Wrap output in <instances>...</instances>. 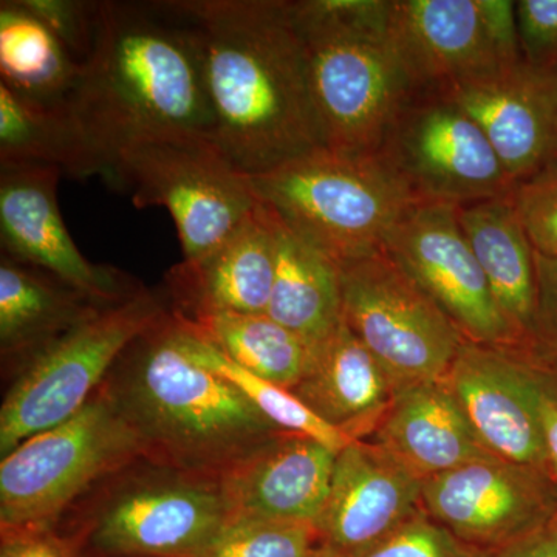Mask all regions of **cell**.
<instances>
[{"label": "cell", "instance_id": "cell-1", "mask_svg": "<svg viewBox=\"0 0 557 557\" xmlns=\"http://www.w3.org/2000/svg\"><path fill=\"white\" fill-rule=\"evenodd\" d=\"M199 42L214 139L263 174L324 148L289 0H174Z\"/></svg>", "mask_w": 557, "mask_h": 557}, {"label": "cell", "instance_id": "cell-2", "mask_svg": "<svg viewBox=\"0 0 557 557\" xmlns=\"http://www.w3.org/2000/svg\"><path fill=\"white\" fill-rule=\"evenodd\" d=\"M67 102L104 180L141 139L214 138L199 42L170 2H100L94 49Z\"/></svg>", "mask_w": 557, "mask_h": 557}, {"label": "cell", "instance_id": "cell-3", "mask_svg": "<svg viewBox=\"0 0 557 557\" xmlns=\"http://www.w3.org/2000/svg\"><path fill=\"white\" fill-rule=\"evenodd\" d=\"M108 386L143 454L182 474L218 479L281 431L230 381L190 358L168 313L127 347Z\"/></svg>", "mask_w": 557, "mask_h": 557}, {"label": "cell", "instance_id": "cell-4", "mask_svg": "<svg viewBox=\"0 0 557 557\" xmlns=\"http://www.w3.org/2000/svg\"><path fill=\"white\" fill-rule=\"evenodd\" d=\"M392 0H289L324 148L379 153L418 97L391 35Z\"/></svg>", "mask_w": 557, "mask_h": 557}, {"label": "cell", "instance_id": "cell-5", "mask_svg": "<svg viewBox=\"0 0 557 557\" xmlns=\"http://www.w3.org/2000/svg\"><path fill=\"white\" fill-rule=\"evenodd\" d=\"M249 182L260 203L339 267L383 251L387 234L420 201L381 152L319 148Z\"/></svg>", "mask_w": 557, "mask_h": 557}, {"label": "cell", "instance_id": "cell-6", "mask_svg": "<svg viewBox=\"0 0 557 557\" xmlns=\"http://www.w3.org/2000/svg\"><path fill=\"white\" fill-rule=\"evenodd\" d=\"M139 457L141 443L104 383L78 413L2 457V536L46 530L95 482Z\"/></svg>", "mask_w": 557, "mask_h": 557}, {"label": "cell", "instance_id": "cell-7", "mask_svg": "<svg viewBox=\"0 0 557 557\" xmlns=\"http://www.w3.org/2000/svg\"><path fill=\"white\" fill-rule=\"evenodd\" d=\"M106 182L129 194L138 208L168 209L183 260L218 247L258 205L249 175L205 134L141 139L120 153Z\"/></svg>", "mask_w": 557, "mask_h": 557}, {"label": "cell", "instance_id": "cell-8", "mask_svg": "<svg viewBox=\"0 0 557 557\" xmlns=\"http://www.w3.org/2000/svg\"><path fill=\"white\" fill-rule=\"evenodd\" d=\"M170 311L152 293L95 311L30 358L0 410V454L78 413L127 347Z\"/></svg>", "mask_w": 557, "mask_h": 557}, {"label": "cell", "instance_id": "cell-9", "mask_svg": "<svg viewBox=\"0 0 557 557\" xmlns=\"http://www.w3.org/2000/svg\"><path fill=\"white\" fill-rule=\"evenodd\" d=\"M339 271L344 322L397 392L448 375L467 339L386 252L344 263Z\"/></svg>", "mask_w": 557, "mask_h": 557}, {"label": "cell", "instance_id": "cell-10", "mask_svg": "<svg viewBox=\"0 0 557 557\" xmlns=\"http://www.w3.org/2000/svg\"><path fill=\"white\" fill-rule=\"evenodd\" d=\"M391 35L418 97H445L523 61L512 0H392Z\"/></svg>", "mask_w": 557, "mask_h": 557}, {"label": "cell", "instance_id": "cell-11", "mask_svg": "<svg viewBox=\"0 0 557 557\" xmlns=\"http://www.w3.org/2000/svg\"><path fill=\"white\" fill-rule=\"evenodd\" d=\"M420 201L463 205L515 190L485 132L446 97H417L380 150Z\"/></svg>", "mask_w": 557, "mask_h": 557}, {"label": "cell", "instance_id": "cell-12", "mask_svg": "<svg viewBox=\"0 0 557 557\" xmlns=\"http://www.w3.org/2000/svg\"><path fill=\"white\" fill-rule=\"evenodd\" d=\"M383 251L469 343L522 354L465 236L457 207L418 201L387 234Z\"/></svg>", "mask_w": 557, "mask_h": 557}, {"label": "cell", "instance_id": "cell-13", "mask_svg": "<svg viewBox=\"0 0 557 557\" xmlns=\"http://www.w3.org/2000/svg\"><path fill=\"white\" fill-rule=\"evenodd\" d=\"M429 518L472 547L497 553L557 515V485L545 469L496 456L424 480Z\"/></svg>", "mask_w": 557, "mask_h": 557}, {"label": "cell", "instance_id": "cell-14", "mask_svg": "<svg viewBox=\"0 0 557 557\" xmlns=\"http://www.w3.org/2000/svg\"><path fill=\"white\" fill-rule=\"evenodd\" d=\"M61 174L42 164H0L2 255L46 271L102 306L137 295L121 271L95 265L76 247L58 205Z\"/></svg>", "mask_w": 557, "mask_h": 557}, {"label": "cell", "instance_id": "cell-15", "mask_svg": "<svg viewBox=\"0 0 557 557\" xmlns=\"http://www.w3.org/2000/svg\"><path fill=\"white\" fill-rule=\"evenodd\" d=\"M230 518L218 479L178 472L113 498L95 523L91 544L113 557H190Z\"/></svg>", "mask_w": 557, "mask_h": 557}, {"label": "cell", "instance_id": "cell-16", "mask_svg": "<svg viewBox=\"0 0 557 557\" xmlns=\"http://www.w3.org/2000/svg\"><path fill=\"white\" fill-rule=\"evenodd\" d=\"M539 368L515 351L467 341L445 380L487 453L549 472Z\"/></svg>", "mask_w": 557, "mask_h": 557}, {"label": "cell", "instance_id": "cell-17", "mask_svg": "<svg viewBox=\"0 0 557 557\" xmlns=\"http://www.w3.org/2000/svg\"><path fill=\"white\" fill-rule=\"evenodd\" d=\"M424 480L375 442L339 450L317 533L321 555L344 556L376 544L423 509Z\"/></svg>", "mask_w": 557, "mask_h": 557}, {"label": "cell", "instance_id": "cell-18", "mask_svg": "<svg viewBox=\"0 0 557 557\" xmlns=\"http://www.w3.org/2000/svg\"><path fill=\"white\" fill-rule=\"evenodd\" d=\"M446 98L482 127L512 185L557 160V75L519 62Z\"/></svg>", "mask_w": 557, "mask_h": 557}, {"label": "cell", "instance_id": "cell-19", "mask_svg": "<svg viewBox=\"0 0 557 557\" xmlns=\"http://www.w3.org/2000/svg\"><path fill=\"white\" fill-rule=\"evenodd\" d=\"M336 456L317 440L281 432L220 475L231 518L317 525Z\"/></svg>", "mask_w": 557, "mask_h": 557}, {"label": "cell", "instance_id": "cell-20", "mask_svg": "<svg viewBox=\"0 0 557 557\" xmlns=\"http://www.w3.org/2000/svg\"><path fill=\"white\" fill-rule=\"evenodd\" d=\"M274 281V233L269 209L255 211L222 244L168 274L183 318L209 313H267Z\"/></svg>", "mask_w": 557, "mask_h": 557}, {"label": "cell", "instance_id": "cell-21", "mask_svg": "<svg viewBox=\"0 0 557 557\" xmlns=\"http://www.w3.org/2000/svg\"><path fill=\"white\" fill-rule=\"evenodd\" d=\"M375 443L423 480L493 456L445 379L399 388L376 426Z\"/></svg>", "mask_w": 557, "mask_h": 557}, {"label": "cell", "instance_id": "cell-22", "mask_svg": "<svg viewBox=\"0 0 557 557\" xmlns=\"http://www.w3.org/2000/svg\"><path fill=\"white\" fill-rule=\"evenodd\" d=\"M292 392L330 426L359 440L366 429L379 426L397 388L343 318L338 330L314 348Z\"/></svg>", "mask_w": 557, "mask_h": 557}, {"label": "cell", "instance_id": "cell-23", "mask_svg": "<svg viewBox=\"0 0 557 557\" xmlns=\"http://www.w3.org/2000/svg\"><path fill=\"white\" fill-rule=\"evenodd\" d=\"M487 285L527 358L536 314V262L511 196L457 207Z\"/></svg>", "mask_w": 557, "mask_h": 557}, {"label": "cell", "instance_id": "cell-24", "mask_svg": "<svg viewBox=\"0 0 557 557\" xmlns=\"http://www.w3.org/2000/svg\"><path fill=\"white\" fill-rule=\"evenodd\" d=\"M269 212L274 233V281L267 314L314 350L343 322L339 265Z\"/></svg>", "mask_w": 557, "mask_h": 557}, {"label": "cell", "instance_id": "cell-25", "mask_svg": "<svg viewBox=\"0 0 557 557\" xmlns=\"http://www.w3.org/2000/svg\"><path fill=\"white\" fill-rule=\"evenodd\" d=\"M102 307L46 271L5 255L0 259V346L5 357L30 358Z\"/></svg>", "mask_w": 557, "mask_h": 557}, {"label": "cell", "instance_id": "cell-26", "mask_svg": "<svg viewBox=\"0 0 557 557\" xmlns=\"http://www.w3.org/2000/svg\"><path fill=\"white\" fill-rule=\"evenodd\" d=\"M0 164H42L84 180L100 175L69 102L28 100L0 83Z\"/></svg>", "mask_w": 557, "mask_h": 557}, {"label": "cell", "instance_id": "cell-27", "mask_svg": "<svg viewBox=\"0 0 557 557\" xmlns=\"http://www.w3.org/2000/svg\"><path fill=\"white\" fill-rule=\"evenodd\" d=\"M83 64L21 0L0 2V83L28 100L67 102Z\"/></svg>", "mask_w": 557, "mask_h": 557}, {"label": "cell", "instance_id": "cell-28", "mask_svg": "<svg viewBox=\"0 0 557 557\" xmlns=\"http://www.w3.org/2000/svg\"><path fill=\"white\" fill-rule=\"evenodd\" d=\"M183 319L231 361L289 391L309 369L313 350L267 313H209Z\"/></svg>", "mask_w": 557, "mask_h": 557}, {"label": "cell", "instance_id": "cell-29", "mask_svg": "<svg viewBox=\"0 0 557 557\" xmlns=\"http://www.w3.org/2000/svg\"><path fill=\"white\" fill-rule=\"evenodd\" d=\"M174 317L177 319L180 338L190 358L230 381L278 431L317 440L335 453H339L354 442L355 438L350 435L330 426L324 420L314 416L289 388L260 379L255 373L240 368L225 357L219 348L197 335L185 319L175 313Z\"/></svg>", "mask_w": 557, "mask_h": 557}, {"label": "cell", "instance_id": "cell-30", "mask_svg": "<svg viewBox=\"0 0 557 557\" xmlns=\"http://www.w3.org/2000/svg\"><path fill=\"white\" fill-rule=\"evenodd\" d=\"M190 557H321V542L306 523L231 518Z\"/></svg>", "mask_w": 557, "mask_h": 557}, {"label": "cell", "instance_id": "cell-31", "mask_svg": "<svg viewBox=\"0 0 557 557\" xmlns=\"http://www.w3.org/2000/svg\"><path fill=\"white\" fill-rule=\"evenodd\" d=\"M321 557H493V553L460 541L421 509L368 548L350 555Z\"/></svg>", "mask_w": 557, "mask_h": 557}, {"label": "cell", "instance_id": "cell-32", "mask_svg": "<svg viewBox=\"0 0 557 557\" xmlns=\"http://www.w3.org/2000/svg\"><path fill=\"white\" fill-rule=\"evenodd\" d=\"M512 200L534 251L557 258V160L516 185Z\"/></svg>", "mask_w": 557, "mask_h": 557}, {"label": "cell", "instance_id": "cell-33", "mask_svg": "<svg viewBox=\"0 0 557 557\" xmlns=\"http://www.w3.org/2000/svg\"><path fill=\"white\" fill-rule=\"evenodd\" d=\"M83 64L94 49L100 2L86 0H21Z\"/></svg>", "mask_w": 557, "mask_h": 557}, {"label": "cell", "instance_id": "cell-34", "mask_svg": "<svg viewBox=\"0 0 557 557\" xmlns=\"http://www.w3.org/2000/svg\"><path fill=\"white\" fill-rule=\"evenodd\" d=\"M516 20L523 62L557 72V0H518Z\"/></svg>", "mask_w": 557, "mask_h": 557}, {"label": "cell", "instance_id": "cell-35", "mask_svg": "<svg viewBox=\"0 0 557 557\" xmlns=\"http://www.w3.org/2000/svg\"><path fill=\"white\" fill-rule=\"evenodd\" d=\"M536 314L527 359L557 373V258L534 251Z\"/></svg>", "mask_w": 557, "mask_h": 557}, {"label": "cell", "instance_id": "cell-36", "mask_svg": "<svg viewBox=\"0 0 557 557\" xmlns=\"http://www.w3.org/2000/svg\"><path fill=\"white\" fill-rule=\"evenodd\" d=\"M0 557H75V553L64 539L42 530L2 536Z\"/></svg>", "mask_w": 557, "mask_h": 557}, {"label": "cell", "instance_id": "cell-37", "mask_svg": "<svg viewBox=\"0 0 557 557\" xmlns=\"http://www.w3.org/2000/svg\"><path fill=\"white\" fill-rule=\"evenodd\" d=\"M549 375L548 369L539 368V416L544 429L549 472L557 485V397Z\"/></svg>", "mask_w": 557, "mask_h": 557}, {"label": "cell", "instance_id": "cell-38", "mask_svg": "<svg viewBox=\"0 0 557 557\" xmlns=\"http://www.w3.org/2000/svg\"><path fill=\"white\" fill-rule=\"evenodd\" d=\"M493 557H557V515L536 533L493 553Z\"/></svg>", "mask_w": 557, "mask_h": 557}, {"label": "cell", "instance_id": "cell-39", "mask_svg": "<svg viewBox=\"0 0 557 557\" xmlns=\"http://www.w3.org/2000/svg\"><path fill=\"white\" fill-rule=\"evenodd\" d=\"M549 372H552V375H549V379H552L553 391H555V394L557 397V373L553 372V370H549Z\"/></svg>", "mask_w": 557, "mask_h": 557}, {"label": "cell", "instance_id": "cell-40", "mask_svg": "<svg viewBox=\"0 0 557 557\" xmlns=\"http://www.w3.org/2000/svg\"><path fill=\"white\" fill-rule=\"evenodd\" d=\"M556 75H557V72H556Z\"/></svg>", "mask_w": 557, "mask_h": 557}]
</instances>
